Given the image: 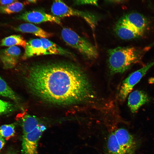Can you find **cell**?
<instances>
[{
    "label": "cell",
    "mask_w": 154,
    "mask_h": 154,
    "mask_svg": "<svg viewBox=\"0 0 154 154\" xmlns=\"http://www.w3.org/2000/svg\"><path fill=\"white\" fill-rule=\"evenodd\" d=\"M34 95L49 103L68 106L86 104L96 96L92 85L82 68L69 62L33 65L26 78Z\"/></svg>",
    "instance_id": "1"
},
{
    "label": "cell",
    "mask_w": 154,
    "mask_h": 154,
    "mask_svg": "<svg viewBox=\"0 0 154 154\" xmlns=\"http://www.w3.org/2000/svg\"><path fill=\"white\" fill-rule=\"evenodd\" d=\"M145 50L133 47H118L108 50V63L112 74L122 73L140 62Z\"/></svg>",
    "instance_id": "2"
},
{
    "label": "cell",
    "mask_w": 154,
    "mask_h": 154,
    "mask_svg": "<svg viewBox=\"0 0 154 154\" xmlns=\"http://www.w3.org/2000/svg\"><path fill=\"white\" fill-rule=\"evenodd\" d=\"M61 36L68 45L76 49L86 58L92 60L98 57V53L95 47L71 29L63 28L61 31Z\"/></svg>",
    "instance_id": "3"
},
{
    "label": "cell",
    "mask_w": 154,
    "mask_h": 154,
    "mask_svg": "<svg viewBox=\"0 0 154 154\" xmlns=\"http://www.w3.org/2000/svg\"><path fill=\"white\" fill-rule=\"evenodd\" d=\"M51 11L53 15L59 18L71 16L80 17L87 22L93 31L98 21V17L94 14L88 12L79 11L71 7L62 0H53Z\"/></svg>",
    "instance_id": "4"
},
{
    "label": "cell",
    "mask_w": 154,
    "mask_h": 154,
    "mask_svg": "<svg viewBox=\"0 0 154 154\" xmlns=\"http://www.w3.org/2000/svg\"><path fill=\"white\" fill-rule=\"evenodd\" d=\"M154 65V60L132 73L122 82L118 94L121 102H123L134 86L137 83L148 70Z\"/></svg>",
    "instance_id": "5"
},
{
    "label": "cell",
    "mask_w": 154,
    "mask_h": 154,
    "mask_svg": "<svg viewBox=\"0 0 154 154\" xmlns=\"http://www.w3.org/2000/svg\"><path fill=\"white\" fill-rule=\"evenodd\" d=\"M114 133L119 145L125 154H135L139 142L134 136L123 128L116 129Z\"/></svg>",
    "instance_id": "6"
},
{
    "label": "cell",
    "mask_w": 154,
    "mask_h": 154,
    "mask_svg": "<svg viewBox=\"0 0 154 154\" xmlns=\"http://www.w3.org/2000/svg\"><path fill=\"white\" fill-rule=\"evenodd\" d=\"M17 19L35 24L50 22L61 24L60 18L39 10L25 11L16 17Z\"/></svg>",
    "instance_id": "7"
},
{
    "label": "cell",
    "mask_w": 154,
    "mask_h": 154,
    "mask_svg": "<svg viewBox=\"0 0 154 154\" xmlns=\"http://www.w3.org/2000/svg\"><path fill=\"white\" fill-rule=\"evenodd\" d=\"M39 124L31 132L23 134L22 138L21 153L23 154H38V141L43 131Z\"/></svg>",
    "instance_id": "8"
},
{
    "label": "cell",
    "mask_w": 154,
    "mask_h": 154,
    "mask_svg": "<svg viewBox=\"0 0 154 154\" xmlns=\"http://www.w3.org/2000/svg\"><path fill=\"white\" fill-rule=\"evenodd\" d=\"M119 19L131 27L141 36L143 35L148 26L147 18L138 13H128L122 16Z\"/></svg>",
    "instance_id": "9"
},
{
    "label": "cell",
    "mask_w": 154,
    "mask_h": 154,
    "mask_svg": "<svg viewBox=\"0 0 154 154\" xmlns=\"http://www.w3.org/2000/svg\"><path fill=\"white\" fill-rule=\"evenodd\" d=\"M21 50L16 46L9 47L0 51V59L5 69H11L17 64Z\"/></svg>",
    "instance_id": "10"
},
{
    "label": "cell",
    "mask_w": 154,
    "mask_h": 154,
    "mask_svg": "<svg viewBox=\"0 0 154 154\" xmlns=\"http://www.w3.org/2000/svg\"><path fill=\"white\" fill-rule=\"evenodd\" d=\"M149 100V98L145 92L141 90H135L129 94L128 99V106L131 112L134 113L140 107Z\"/></svg>",
    "instance_id": "11"
},
{
    "label": "cell",
    "mask_w": 154,
    "mask_h": 154,
    "mask_svg": "<svg viewBox=\"0 0 154 154\" xmlns=\"http://www.w3.org/2000/svg\"><path fill=\"white\" fill-rule=\"evenodd\" d=\"M24 53L22 58L26 60L34 56L46 54L42 43L40 39H33L27 42L25 48Z\"/></svg>",
    "instance_id": "12"
},
{
    "label": "cell",
    "mask_w": 154,
    "mask_h": 154,
    "mask_svg": "<svg viewBox=\"0 0 154 154\" xmlns=\"http://www.w3.org/2000/svg\"><path fill=\"white\" fill-rule=\"evenodd\" d=\"M114 29L116 35L122 39L131 40L141 36L131 27L120 19L116 23Z\"/></svg>",
    "instance_id": "13"
},
{
    "label": "cell",
    "mask_w": 154,
    "mask_h": 154,
    "mask_svg": "<svg viewBox=\"0 0 154 154\" xmlns=\"http://www.w3.org/2000/svg\"><path fill=\"white\" fill-rule=\"evenodd\" d=\"M14 29L16 31L22 33H32L41 38H49L52 35L51 33L46 32L40 28L31 23L22 24Z\"/></svg>",
    "instance_id": "14"
},
{
    "label": "cell",
    "mask_w": 154,
    "mask_h": 154,
    "mask_svg": "<svg viewBox=\"0 0 154 154\" xmlns=\"http://www.w3.org/2000/svg\"><path fill=\"white\" fill-rule=\"evenodd\" d=\"M46 54H55L66 55L74 58V56L71 53L63 49L55 43L44 38H40Z\"/></svg>",
    "instance_id": "15"
},
{
    "label": "cell",
    "mask_w": 154,
    "mask_h": 154,
    "mask_svg": "<svg viewBox=\"0 0 154 154\" xmlns=\"http://www.w3.org/2000/svg\"><path fill=\"white\" fill-rule=\"evenodd\" d=\"M105 153V154H125L117 142L114 131L107 136Z\"/></svg>",
    "instance_id": "16"
},
{
    "label": "cell",
    "mask_w": 154,
    "mask_h": 154,
    "mask_svg": "<svg viewBox=\"0 0 154 154\" xmlns=\"http://www.w3.org/2000/svg\"><path fill=\"white\" fill-rule=\"evenodd\" d=\"M22 119L23 134L31 132L40 124L37 118L29 114L24 115Z\"/></svg>",
    "instance_id": "17"
},
{
    "label": "cell",
    "mask_w": 154,
    "mask_h": 154,
    "mask_svg": "<svg viewBox=\"0 0 154 154\" xmlns=\"http://www.w3.org/2000/svg\"><path fill=\"white\" fill-rule=\"evenodd\" d=\"M26 44V40L21 36L13 35L3 38L1 41L0 45L9 47L19 46L25 48Z\"/></svg>",
    "instance_id": "18"
},
{
    "label": "cell",
    "mask_w": 154,
    "mask_h": 154,
    "mask_svg": "<svg viewBox=\"0 0 154 154\" xmlns=\"http://www.w3.org/2000/svg\"><path fill=\"white\" fill-rule=\"evenodd\" d=\"M0 95L9 98L15 102H19L20 98L17 95L0 76Z\"/></svg>",
    "instance_id": "19"
},
{
    "label": "cell",
    "mask_w": 154,
    "mask_h": 154,
    "mask_svg": "<svg viewBox=\"0 0 154 154\" xmlns=\"http://www.w3.org/2000/svg\"><path fill=\"white\" fill-rule=\"evenodd\" d=\"M25 6L22 3L16 1L5 5L0 6V13L5 14H11L21 11Z\"/></svg>",
    "instance_id": "20"
},
{
    "label": "cell",
    "mask_w": 154,
    "mask_h": 154,
    "mask_svg": "<svg viewBox=\"0 0 154 154\" xmlns=\"http://www.w3.org/2000/svg\"><path fill=\"white\" fill-rule=\"evenodd\" d=\"M15 123L5 124L0 127V136L8 140L13 137L15 133Z\"/></svg>",
    "instance_id": "21"
},
{
    "label": "cell",
    "mask_w": 154,
    "mask_h": 154,
    "mask_svg": "<svg viewBox=\"0 0 154 154\" xmlns=\"http://www.w3.org/2000/svg\"><path fill=\"white\" fill-rule=\"evenodd\" d=\"M15 108L13 104L0 100V114L9 113Z\"/></svg>",
    "instance_id": "22"
},
{
    "label": "cell",
    "mask_w": 154,
    "mask_h": 154,
    "mask_svg": "<svg viewBox=\"0 0 154 154\" xmlns=\"http://www.w3.org/2000/svg\"><path fill=\"white\" fill-rule=\"evenodd\" d=\"M98 0H74L75 3L77 5L91 4L98 6Z\"/></svg>",
    "instance_id": "23"
},
{
    "label": "cell",
    "mask_w": 154,
    "mask_h": 154,
    "mask_svg": "<svg viewBox=\"0 0 154 154\" xmlns=\"http://www.w3.org/2000/svg\"><path fill=\"white\" fill-rule=\"evenodd\" d=\"M16 0H0L1 5H5L13 3Z\"/></svg>",
    "instance_id": "24"
},
{
    "label": "cell",
    "mask_w": 154,
    "mask_h": 154,
    "mask_svg": "<svg viewBox=\"0 0 154 154\" xmlns=\"http://www.w3.org/2000/svg\"><path fill=\"white\" fill-rule=\"evenodd\" d=\"M5 143V140L0 136V151L4 146Z\"/></svg>",
    "instance_id": "25"
},
{
    "label": "cell",
    "mask_w": 154,
    "mask_h": 154,
    "mask_svg": "<svg viewBox=\"0 0 154 154\" xmlns=\"http://www.w3.org/2000/svg\"><path fill=\"white\" fill-rule=\"evenodd\" d=\"M4 154H17V153L15 150H12L9 151L8 152Z\"/></svg>",
    "instance_id": "26"
},
{
    "label": "cell",
    "mask_w": 154,
    "mask_h": 154,
    "mask_svg": "<svg viewBox=\"0 0 154 154\" xmlns=\"http://www.w3.org/2000/svg\"><path fill=\"white\" fill-rule=\"evenodd\" d=\"M38 0H26V3H35Z\"/></svg>",
    "instance_id": "27"
},
{
    "label": "cell",
    "mask_w": 154,
    "mask_h": 154,
    "mask_svg": "<svg viewBox=\"0 0 154 154\" xmlns=\"http://www.w3.org/2000/svg\"><path fill=\"white\" fill-rule=\"evenodd\" d=\"M114 1H117V2H119L120 1H121L122 0H112Z\"/></svg>",
    "instance_id": "28"
}]
</instances>
